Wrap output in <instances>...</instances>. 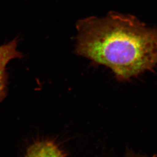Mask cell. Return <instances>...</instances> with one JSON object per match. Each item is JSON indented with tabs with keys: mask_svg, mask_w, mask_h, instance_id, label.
Returning <instances> with one entry per match:
<instances>
[{
	"mask_svg": "<svg viewBox=\"0 0 157 157\" xmlns=\"http://www.w3.org/2000/svg\"><path fill=\"white\" fill-rule=\"evenodd\" d=\"M75 52L127 81L157 69V26L132 14L108 12L76 23Z\"/></svg>",
	"mask_w": 157,
	"mask_h": 157,
	"instance_id": "cell-1",
	"label": "cell"
},
{
	"mask_svg": "<svg viewBox=\"0 0 157 157\" xmlns=\"http://www.w3.org/2000/svg\"><path fill=\"white\" fill-rule=\"evenodd\" d=\"M23 55L17 50V40L13 39L9 43L0 45V102L6 94L7 75L6 66L15 59H21Z\"/></svg>",
	"mask_w": 157,
	"mask_h": 157,
	"instance_id": "cell-2",
	"label": "cell"
},
{
	"mask_svg": "<svg viewBox=\"0 0 157 157\" xmlns=\"http://www.w3.org/2000/svg\"><path fill=\"white\" fill-rule=\"evenodd\" d=\"M24 157H65L56 144L50 141L34 143L29 148Z\"/></svg>",
	"mask_w": 157,
	"mask_h": 157,
	"instance_id": "cell-3",
	"label": "cell"
},
{
	"mask_svg": "<svg viewBox=\"0 0 157 157\" xmlns=\"http://www.w3.org/2000/svg\"><path fill=\"white\" fill-rule=\"evenodd\" d=\"M127 157H150L147 156V155H141V154H136L133 152H129L128 154ZM152 157H155V156Z\"/></svg>",
	"mask_w": 157,
	"mask_h": 157,
	"instance_id": "cell-4",
	"label": "cell"
}]
</instances>
